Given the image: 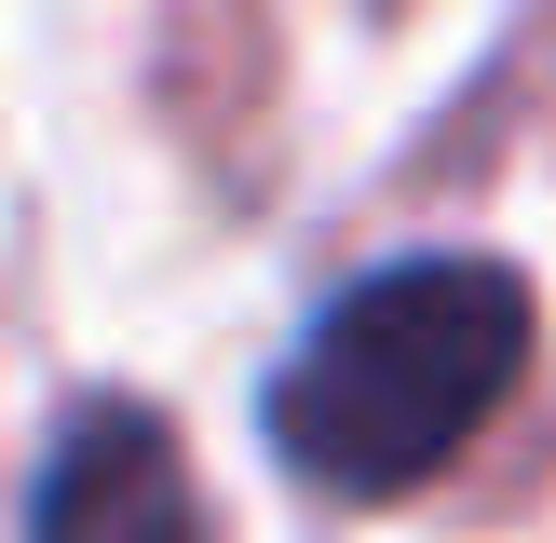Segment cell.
<instances>
[{"instance_id": "obj_1", "label": "cell", "mask_w": 556, "mask_h": 543, "mask_svg": "<svg viewBox=\"0 0 556 543\" xmlns=\"http://www.w3.org/2000/svg\"><path fill=\"white\" fill-rule=\"evenodd\" d=\"M530 367V286L503 258H394L299 340L271 434L313 489H421Z\"/></svg>"}, {"instance_id": "obj_2", "label": "cell", "mask_w": 556, "mask_h": 543, "mask_svg": "<svg viewBox=\"0 0 556 543\" xmlns=\"http://www.w3.org/2000/svg\"><path fill=\"white\" fill-rule=\"evenodd\" d=\"M41 543H204V503H190V462L150 407L96 394L41 462Z\"/></svg>"}]
</instances>
